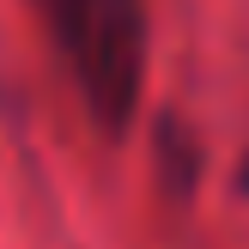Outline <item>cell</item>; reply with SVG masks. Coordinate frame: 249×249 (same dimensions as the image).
<instances>
[{
    "label": "cell",
    "instance_id": "cell-1",
    "mask_svg": "<svg viewBox=\"0 0 249 249\" xmlns=\"http://www.w3.org/2000/svg\"><path fill=\"white\" fill-rule=\"evenodd\" d=\"M61 67L104 134H122L146 91V0H36Z\"/></svg>",
    "mask_w": 249,
    "mask_h": 249
}]
</instances>
